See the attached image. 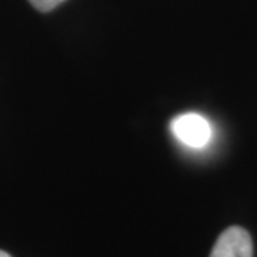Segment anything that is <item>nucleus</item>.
Masks as SVG:
<instances>
[{
  "label": "nucleus",
  "mask_w": 257,
  "mask_h": 257,
  "mask_svg": "<svg viewBox=\"0 0 257 257\" xmlns=\"http://www.w3.org/2000/svg\"><path fill=\"white\" fill-rule=\"evenodd\" d=\"M170 130L177 140L194 149L206 146L211 139V126L202 114L184 113L170 123Z\"/></svg>",
  "instance_id": "obj_1"
},
{
  "label": "nucleus",
  "mask_w": 257,
  "mask_h": 257,
  "mask_svg": "<svg viewBox=\"0 0 257 257\" xmlns=\"http://www.w3.org/2000/svg\"><path fill=\"white\" fill-rule=\"evenodd\" d=\"M210 257H253V241L239 226L226 229L216 241Z\"/></svg>",
  "instance_id": "obj_2"
},
{
  "label": "nucleus",
  "mask_w": 257,
  "mask_h": 257,
  "mask_svg": "<svg viewBox=\"0 0 257 257\" xmlns=\"http://www.w3.org/2000/svg\"><path fill=\"white\" fill-rule=\"evenodd\" d=\"M33 8H36L40 12H50L55 8H57L60 3H63L64 0H29Z\"/></svg>",
  "instance_id": "obj_3"
},
{
  "label": "nucleus",
  "mask_w": 257,
  "mask_h": 257,
  "mask_svg": "<svg viewBox=\"0 0 257 257\" xmlns=\"http://www.w3.org/2000/svg\"><path fill=\"white\" fill-rule=\"evenodd\" d=\"M0 257H10V254H8V253L3 251V250H0Z\"/></svg>",
  "instance_id": "obj_4"
}]
</instances>
